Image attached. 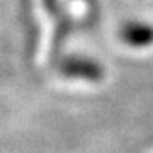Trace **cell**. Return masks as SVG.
Returning a JSON list of instances; mask_svg holds the SVG:
<instances>
[{
    "mask_svg": "<svg viewBox=\"0 0 153 153\" xmlns=\"http://www.w3.org/2000/svg\"><path fill=\"white\" fill-rule=\"evenodd\" d=\"M63 75L78 80H88V82H99L104 76V68L92 58L85 56H71L61 65Z\"/></svg>",
    "mask_w": 153,
    "mask_h": 153,
    "instance_id": "cell-2",
    "label": "cell"
},
{
    "mask_svg": "<svg viewBox=\"0 0 153 153\" xmlns=\"http://www.w3.org/2000/svg\"><path fill=\"white\" fill-rule=\"evenodd\" d=\"M121 43L133 49L153 46V24L146 21H126L119 27Z\"/></svg>",
    "mask_w": 153,
    "mask_h": 153,
    "instance_id": "cell-1",
    "label": "cell"
}]
</instances>
